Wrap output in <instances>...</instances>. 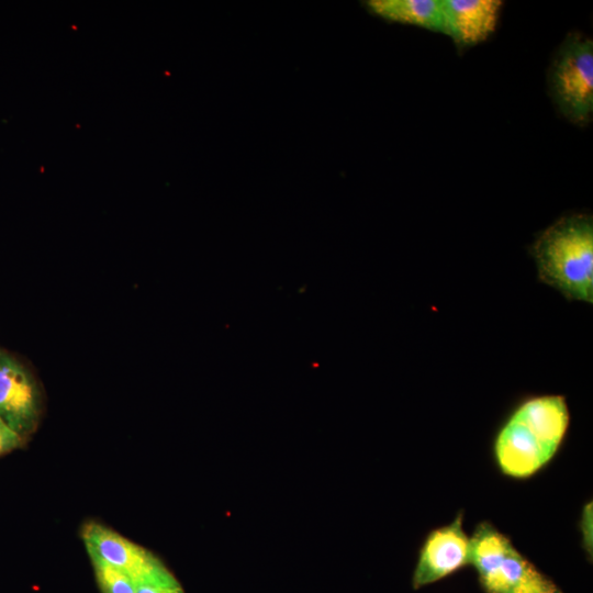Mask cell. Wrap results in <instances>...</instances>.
I'll use <instances>...</instances> for the list:
<instances>
[{"mask_svg": "<svg viewBox=\"0 0 593 593\" xmlns=\"http://www.w3.org/2000/svg\"><path fill=\"white\" fill-rule=\"evenodd\" d=\"M570 423L566 398L537 395L523 401L499 430L494 452L503 473L526 478L556 454Z\"/></svg>", "mask_w": 593, "mask_h": 593, "instance_id": "cell-1", "label": "cell"}, {"mask_svg": "<svg viewBox=\"0 0 593 593\" xmlns=\"http://www.w3.org/2000/svg\"><path fill=\"white\" fill-rule=\"evenodd\" d=\"M537 278L569 301L593 303V219L561 216L540 232L529 247Z\"/></svg>", "mask_w": 593, "mask_h": 593, "instance_id": "cell-2", "label": "cell"}, {"mask_svg": "<svg viewBox=\"0 0 593 593\" xmlns=\"http://www.w3.org/2000/svg\"><path fill=\"white\" fill-rule=\"evenodd\" d=\"M549 88L561 113L577 124L593 113V41L569 34L552 59Z\"/></svg>", "mask_w": 593, "mask_h": 593, "instance_id": "cell-3", "label": "cell"}, {"mask_svg": "<svg viewBox=\"0 0 593 593\" xmlns=\"http://www.w3.org/2000/svg\"><path fill=\"white\" fill-rule=\"evenodd\" d=\"M42 411V391L34 374L19 358L1 350L0 418L25 439L36 430Z\"/></svg>", "mask_w": 593, "mask_h": 593, "instance_id": "cell-4", "label": "cell"}, {"mask_svg": "<svg viewBox=\"0 0 593 593\" xmlns=\"http://www.w3.org/2000/svg\"><path fill=\"white\" fill-rule=\"evenodd\" d=\"M470 542L459 514L452 523L433 530L425 540L415 567L414 589L434 583L469 563Z\"/></svg>", "mask_w": 593, "mask_h": 593, "instance_id": "cell-5", "label": "cell"}, {"mask_svg": "<svg viewBox=\"0 0 593 593\" xmlns=\"http://www.w3.org/2000/svg\"><path fill=\"white\" fill-rule=\"evenodd\" d=\"M81 538L89 556L125 570L136 580L161 562L152 551L93 521L82 526Z\"/></svg>", "mask_w": 593, "mask_h": 593, "instance_id": "cell-6", "label": "cell"}, {"mask_svg": "<svg viewBox=\"0 0 593 593\" xmlns=\"http://www.w3.org/2000/svg\"><path fill=\"white\" fill-rule=\"evenodd\" d=\"M503 1L441 0L445 35L465 48L485 41L496 29Z\"/></svg>", "mask_w": 593, "mask_h": 593, "instance_id": "cell-7", "label": "cell"}, {"mask_svg": "<svg viewBox=\"0 0 593 593\" xmlns=\"http://www.w3.org/2000/svg\"><path fill=\"white\" fill-rule=\"evenodd\" d=\"M365 4L371 13L387 21L446 32L441 0H369Z\"/></svg>", "mask_w": 593, "mask_h": 593, "instance_id": "cell-8", "label": "cell"}, {"mask_svg": "<svg viewBox=\"0 0 593 593\" xmlns=\"http://www.w3.org/2000/svg\"><path fill=\"white\" fill-rule=\"evenodd\" d=\"M469 542V563L478 571L480 582L497 571L515 549L505 535L485 522L477 526Z\"/></svg>", "mask_w": 593, "mask_h": 593, "instance_id": "cell-9", "label": "cell"}, {"mask_svg": "<svg viewBox=\"0 0 593 593\" xmlns=\"http://www.w3.org/2000/svg\"><path fill=\"white\" fill-rule=\"evenodd\" d=\"M532 563L514 549L501 568L481 583L486 593H510Z\"/></svg>", "mask_w": 593, "mask_h": 593, "instance_id": "cell-10", "label": "cell"}, {"mask_svg": "<svg viewBox=\"0 0 593 593\" xmlns=\"http://www.w3.org/2000/svg\"><path fill=\"white\" fill-rule=\"evenodd\" d=\"M101 593H136L137 580L122 570L94 556H89Z\"/></svg>", "mask_w": 593, "mask_h": 593, "instance_id": "cell-11", "label": "cell"}, {"mask_svg": "<svg viewBox=\"0 0 593 593\" xmlns=\"http://www.w3.org/2000/svg\"><path fill=\"white\" fill-rule=\"evenodd\" d=\"M136 593H184L180 582L161 561L137 580Z\"/></svg>", "mask_w": 593, "mask_h": 593, "instance_id": "cell-12", "label": "cell"}, {"mask_svg": "<svg viewBox=\"0 0 593 593\" xmlns=\"http://www.w3.org/2000/svg\"><path fill=\"white\" fill-rule=\"evenodd\" d=\"M510 593H563L553 581L533 564Z\"/></svg>", "mask_w": 593, "mask_h": 593, "instance_id": "cell-13", "label": "cell"}, {"mask_svg": "<svg viewBox=\"0 0 593 593\" xmlns=\"http://www.w3.org/2000/svg\"><path fill=\"white\" fill-rule=\"evenodd\" d=\"M23 443L24 438H22L0 418V456L20 448Z\"/></svg>", "mask_w": 593, "mask_h": 593, "instance_id": "cell-14", "label": "cell"}, {"mask_svg": "<svg viewBox=\"0 0 593 593\" xmlns=\"http://www.w3.org/2000/svg\"><path fill=\"white\" fill-rule=\"evenodd\" d=\"M592 502L588 503L582 511L581 530L583 534V544L586 552L592 557L593 537H592Z\"/></svg>", "mask_w": 593, "mask_h": 593, "instance_id": "cell-15", "label": "cell"}, {"mask_svg": "<svg viewBox=\"0 0 593 593\" xmlns=\"http://www.w3.org/2000/svg\"><path fill=\"white\" fill-rule=\"evenodd\" d=\"M1 350H2V349H0V354H1Z\"/></svg>", "mask_w": 593, "mask_h": 593, "instance_id": "cell-16", "label": "cell"}]
</instances>
